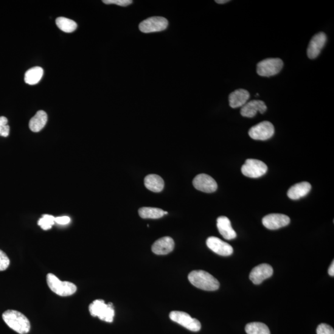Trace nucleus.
I'll use <instances>...</instances> for the list:
<instances>
[{"instance_id":"obj_1","label":"nucleus","mask_w":334,"mask_h":334,"mask_svg":"<svg viewBox=\"0 0 334 334\" xmlns=\"http://www.w3.org/2000/svg\"><path fill=\"white\" fill-rule=\"evenodd\" d=\"M188 280L195 287L206 291H215L220 283L214 276L204 271H193L188 275Z\"/></svg>"},{"instance_id":"obj_2","label":"nucleus","mask_w":334,"mask_h":334,"mask_svg":"<svg viewBox=\"0 0 334 334\" xmlns=\"http://www.w3.org/2000/svg\"><path fill=\"white\" fill-rule=\"evenodd\" d=\"M2 318L8 327L19 334H26L30 331V324L29 319L18 311H6L3 314Z\"/></svg>"},{"instance_id":"obj_3","label":"nucleus","mask_w":334,"mask_h":334,"mask_svg":"<svg viewBox=\"0 0 334 334\" xmlns=\"http://www.w3.org/2000/svg\"><path fill=\"white\" fill-rule=\"evenodd\" d=\"M47 282L50 290L59 296H71L77 290V287L74 283L67 281H61L57 276L53 274L47 275Z\"/></svg>"},{"instance_id":"obj_4","label":"nucleus","mask_w":334,"mask_h":334,"mask_svg":"<svg viewBox=\"0 0 334 334\" xmlns=\"http://www.w3.org/2000/svg\"><path fill=\"white\" fill-rule=\"evenodd\" d=\"M89 312L94 317H98L102 321L112 322L115 316L114 305L112 303L106 304L103 300H96L89 305Z\"/></svg>"},{"instance_id":"obj_5","label":"nucleus","mask_w":334,"mask_h":334,"mask_svg":"<svg viewBox=\"0 0 334 334\" xmlns=\"http://www.w3.org/2000/svg\"><path fill=\"white\" fill-rule=\"evenodd\" d=\"M283 66L280 58H268L260 61L257 65V73L263 77H271L279 73Z\"/></svg>"},{"instance_id":"obj_6","label":"nucleus","mask_w":334,"mask_h":334,"mask_svg":"<svg viewBox=\"0 0 334 334\" xmlns=\"http://www.w3.org/2000/svg\"><path fill=\"white\" fill-rule=\"evenodd\" d=\"M268 170V166L263 162L256 159H248L241 167V173L247 177L257 178L265 175Z\"/></svg>"},{"instance_id":"obj_7","label":"nucleus","mask_w":334,"mask_h":334,"mask_svg":"<svg viewBox=\"0 0 334 334\" xmlns=\"http://www.w3.org/2000/svg\"><path fill=\"white\" fill-rule=\"evenodd\" d=\"M169 316L172 321L193 332H198L201 329L200 322L198 319L192 318L190 314L183 312V311H172L170 313Z\"/></svg>"},{"instance_id":"obj_8","label":"nucleus","mask_w":334,"mask_h":334,"mask_svg":"<svg viewBox=\"0 0 334 334\" xmlns=\"http://www.w3.org/2000/svg\"><path fill=\"white\" fill-rule=\"evenodd\" d=\"M168 26L167 19L163 17L154 16L145 19L139 24V30L143 33L164 31Z\"/></svg>"},{"instance_id":"obj_9","label":"nucleus","mask_w":334,"mask_h":334,"mask_svg":"<svg viewBox=\"0 0 334 334\" xmlns=\"http://www.w3.org/2000/svg\"><path fill=\"white\" fill-rule=\"evenodd\" d=\"M274 125L271 122L265 121L252 126L249 131V135L254 140L266 141L274 136Z\"/></svg>"},{"instance_id":"obj_10","label":"nucleus","mask_w":334,"mask_h":334,"mask_svg":"<svg viewBox=\"0 0 334 334\" xmlns=\"http://www.w3.org/2000/svg\"><path fill=\"white\" fill-rule=\"evenodd\" d=\"M193 184L196 190L207 193L215 192L218 187L215 179L206 174L196 176L193 179Z\"/></svg>"},{"instance_id":"obj_11","label":"nucleus","mask_w":334,"mask_h":334,"mask_svg":"<svg viewBox=\"0 0 334 334\" xmlns=\"http://www.w3.org/2000/svg\"><path fill=\"white\" fill-rule=\"evenodd\" d=\"M207 247L215 253L222 256H229L234 252V249L229 243L217 237H210L206 241Z\"/></svg>"},{"instance_id":"obj_12","label":"nucleus","mask_w":334,"mask_h":334,"mask_svg":"<svg viewBox=\"0 0 334 334\" xmlns=\"http://www.w3.org/2000/svg\"><path fill=\"white\" fill-rule=\"evenodd\" d=\"M327 41V36L324 32H319L311 39L307 50L308 57L315 59L318 57Z\"/></svg>"},{"instance_id":"obj_13","label":"nucleus","mask_w":334,"mask_h":334,"mask_svg":"<svg viewBox=\"0 0 334 334\" xmlns=\"http://www.w3.org/2000/svg\"><path fill=\"white\" fill-rule=\"evenodd\" d=\"M273 268L268 264H262L256 267L249 274V279L255 285H259L264 280L270 278L273 275Z\"/></svg>"},{"instance_id":"obj_14","label":"nucleus","mask_w":334,"mask_h":334,"mask_svg":"<svg viewBox=\"0 0 334 334\" xmlns=\"http://www.w3.org/2000/svg\"><path fill=\"white\" fill-rule=\"evenodd\" d=\"M290 222L287 215L280 214H271L263 218V224L269 230H277L288 226Z\"/></svg>"},{"instance_id":"obj_15","label":"nucleus","mask_w":334,"mask_h":334,"mask_svg":"<svg viewBox=\"0 0 334 334\" xmlns=\"http://www.w3.org/2000/svg\"><path fill=\"white\" fill-rule=\"evenodd\" d=\"M267 110V106L263 101L253 100L249 101L241 108L240 113L244 117L252 118L257 112L263 114Z\"/></svg>"},{"instance_id":"obj_16","label":"nucleus","mask_w":334,"mask_h":334,"mask_svg":"<svg viewBox=\"0 0 334 334\" xmlns=\"http://www.w3.org/2000/svg\"><path fill=\"white\" fill-rule=\"evenodd\" d=\"M175 242L172 238L165 237L157 240L152 246V251L157 255H166L173 250Z\"/></svg>"},{"instance_id":"obj_17","label":"nucleus","mask_w":334,"mask_h":334,"mask_svg":"<svg viewBox=\"0 0 334 334\" xmlns=\"http://www.w3.org/2000/svg\"><path fill=\"white\" fill-rule=\"evenodd\" d=\"M250 97L248 91L240 89L232 92L229 95V104L233 108L242 107L245 105Z\"/></svg>"},{"instance_id":"obj_18","label":"nucleus","mask_w":334,"mask_h":334,"mask_svg":"<svg viewBox=\"0 0 334 334\" xmlns=\"http://www.w3.org/2000/svg\"><path fill=\"white\" fill-rule=\"evenodd\" d=\"M217 227L220 234L225 239L231 240L237 237V234L232 228L229 218L225 216H220L217 218Z\"/></svg>"},{"instance_id":"obj_19","label":"nucleus","mask_w":334,"mask_h":334,"mask_svg":"<svg viewBox=\"0 0 334 334\" xmlns=\"http://www.w3.org/2000/svg\"><path fill=\"white\" fill-rule=\"evenodd\" d=\"M311 190L310 183L306 181L301 182L291 187L288 191L287 196L289 198L293 200H297L307 196Z\"/></svg>"},{"instance_id":"obj_20","label":"nucleus","mask_w":334,"mask_h":334,"mask_svg":"<svg viewBox=\"0 0 334 334\" xmlns=\"http://www.w3.org/2000/svg\"><path fill=\"white\" fill-rule=\"evenodd\" d=\"M144 184L151 192L160 193L164 190L165 183L164 179L161 176L152 174L145 176Z\"/></svg>"},{"instance_id":"obj_21","label":"nucleus","mask_w":334,"mask_h":334,"mask_svg":"<svg viewBox=\"0 0 334 334\" xmlns=\"http://www.w3.org/2000/svg\"><path fill=\"white\" fill-rule=\"evenodd\" d=\"M48 120L47 115L43 110L38 111L29 122L30 130L35 133L41 131L46 125Z\"/></svg>"},{"instance_id":"obj_22","label":"nucleus","mask_w":334,"mask_h":334,"mask_svg":"<svg viewBox=\"0 0 334 334\" xmlns=\"http://www.w3.org/2000/svg\"><path fill=\"white\" fill-rule=\"evenodd\" d=\"M44 75V69L35 66L30 68L25 74L24 81L29 85H35L39 83Z\"/></svg>"},{"instance_id":"obj_23","label":"nucleus","mask_w":334,"mask_h":334,"mask_svg":"<svg viewBox=\"0 0 334 334\" xmlns=\"http://www.w3.org/2000/svg\"><path fill=\"white\" fill-rule=\"evenodd\" d=\"M164 210L155 207H144L139 210V215L142 218L157 219L165 215Z\"/></svg>"},{"instance_id":"obj_24","label":"nucleus","mask_w":334,"mask_h":334,"mask_svg":"<svg viewBox=\"0 0 334 334\" xmlns=\"http://www.w3.org/2000/svg\"><path fill=\"white\" fill-rule=\"evenodd\" d=\"M56 24L59 29L67 33L74 32L78 27L77 22L64 17H59L56 19Z\"/></svg>"},{"instance_id":"obj_25","label":"nucleus","mask_w":334,"mask_h":334,"mask_svg":"<svg viewBox=\"0 0 334 334\" xmlns=\"http://www.w3.org/2000/svg\"><path fill=\"white\" fill-rule=\"evenodd\" d=\"M247 334H271L270 330L265 324L262 322H251L246 325Z\"/></svg>"},{"instance_id":"obj_26","label":"nucleus","mask_w":334,"mask_h":334,"mask_svg":"<svg viewBox=\"0 0 334 334\" xmlns=\"http://www.w3.org/2000/svg\"><path fill=\"white\" fill-rule=\"evenodd\" d=\"M55 217L51 215H44L38 221V225L44 230H48L52 228L55 223Z\"/></svg>"},{"instance_id":"obj_27","label":"nucleus","mask_w":334,"mask_h":334,"mask_svg":"<svg viewBox=\"0 0 334 334\" xmlns=\"http://www.w3.org/2000/svg\"><path fill=\"white\" fill-rule=\"evenodd\" d=\"M8 119L5 117H0V136L8 137L9 136L10 128L8 125Z\"/></svg>"},{"instance_id":"obj_28","label":"nucleus","mask_w":334,"mask_h":334,"mask_svg":"<svg viewBox=\"0 0 334 334\" xmlns=\"http://www.w3.org/2000/svg\"><path fill=\"white\" fill-rule=\"evenodd\" d=\"M10 261L9 257L4 251L0 249V271L7 270L9 267Z\"/></svg>"},{"instance_id":"obj_29","label":"nucleus","mask_w":334,"mask_h":334,"mask_svg":"<svg viewBox=\"0 0 334 334\" xmlns=\"http://www.w3.org/2000/svg\"><path fill=\"white\" fill-rule=\"evenodd\" d=\"M103 3L106 5L113 4L125 7L133 4V1L131 0H103Z\"/></svg>"},{"instance_id":"obj_30","label":"nucleus","mask_w":334,"mask_h":334,"mask_svg":"<svg viewBox=\"0 0 334 334\" xmlns=\"http://www.w3.org/2000/svg\"><path fill=\"white\" fill-rule=\"evenodd\" d=\"M317 334H334L332 327L326 324H321L319 325L316 330Z\"/></svg>"},{"instance_id":"obj_31","label":"nucleus","mask_w":334,"mask_h":334,"mask_svg":"<svg viewBox=\"0 0 334 334\" xmlns=\"http://www.w3.org/2000/svg\"><path fill=\"white\" fill-rule=\"evenodd\" d=\"M71 219L68 216H63V217H55V221L59 225H66L70 222Z\"/></svg>"},{"instance_id":"obj_32","label":"nucleus","mask_w":334,"mask_h":334,"mask_svg":"<svg viewBox=\"0 0 334 334\" xmlns=\"http://www.w3.org/2000/svg\"><path fill=\"white\" fill-rule=\"evenodd\" d=\"M328 273L330 275V276H334V263L333 261L332 263V265H330L329 270H328Z\"/></svg>"},{"instance_id":"obj_33","label":"nucleus","mask_w":334,"mask_h":334,"mask_svg":"<svg viewBox=\"0 0 334 334\" xmlns=\"http://www.w3.org/2000/svg\"><path fill=\"white\" fill-rule=\"evenodd\" d=\"M229 2V0H216L215 1L218 4H225Z\"/></svg>"}]
</instances>
